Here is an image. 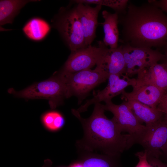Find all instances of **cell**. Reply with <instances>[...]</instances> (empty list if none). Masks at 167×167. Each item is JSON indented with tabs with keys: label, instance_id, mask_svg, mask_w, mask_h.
Segmentation results:
<instances>
[{
	"label": "cell",
	"instance_id": "obj_23",
	"mask_svg": "<svg viewBox=\"0 0 167 167\" xmlns=\"http://www.w3.org/2000/svg\"><path fill=\"white\" fill-rule=\"evenodd\" d=\"M148 2L156 6L164 12L167 13V0H149Z\"/></svg>",
	"mask_w": 167,
	"mask_h": 167
},
{
	"label": "cell",
	"instance_id": "obj_12",
	"mask_svg": "<svg viewBox=\"0 0 167 167\" xmlns=\"http://www.w3.org/2000/svg\"><path fill=\"white\" fill-rule=\"evenodd\" d=\"M133 88L131 92L123 91L121 93L122 98L127 101H136L153 108L157 109L161 98L165 93L154 86L137 81Z\"/></svg>",
	"mask_w": 167,
	"mask_h": 167
},
{
	"label": "cell",
	"instance_id": "obj_19",
	"mask_svg": "<svg viewBox=\"0 0 167 167\" xmlns=\"http://www.w3.org/2000/svg\"><path fill=\"white\" fill-rule=\"evenodd\" d=\"M50 29V26L46 21L37 17L29 20L22 28L24 33L28 38L36 41L43 39Z\"/></svg>",
	"mask_w": 167,
	"mask_h": 167
},
{
	"label": "cell",
	"instance_id": "obj_6",
	"mask_svg": "<svg viewBox=\"0 0 167 167\" xmlns=\"http://www.w3.org/2000/svg\"><path fill=\"white\" fill-rule=\"evenodd\" d=\"M105 103V105H103L104 109L113 113V116L112 118L122 132L128 133L132 146L135 144H139L145 134L147 127L139 121L127 101L120 105L115 104L111 101Z\"/></svg>",
	"mask_w": 167,
	"mask_h": 167
},
{
	"label": "cell",
	"instance_id": "obj_13",
	"mask_svg": "<svg viewBox=\"0 0 167 167\" xmlns=\"http://www.w3.org/2000/svg\"><path fill=\"white\" fill-rule=\"evenodd\" d=\"M137 82L154 86L167 92V66L163 63H153L139 71Z\"/></svg>",
	"mask_w": 167,
	"mask_h": 167
},
{
	"label": "cell",
	"instance_id": "obj_14",
	"mask_svg": "<svg viewBox=\"0 0 167 167\" xmlns=\"http://www.w3.org/2000/svg\"><path fill=\"white\" fill-rule=\"evenodd\" d=\"M96 66L109 75H122L125 74L126 65L122 45L114 49L108 48L106 46L101 59Z\"/></svg>",
	"mask_w": 167,
	"mask_h": 167
},
{
	"label": "cell",
	"instance_id": "obj_15",
	"mask_svg": "<svg viewBox=\"0 0 167 167\" xmlns=\"http://www.w3.org/2000/svg\"><path fill=\"white\" fill-rule=\"evenodd\" d=\"M78 151L77 160L81 163L83 167H123L120 160L121 156Z\"/></svg>",
	"mask_w": 167,
	"mask_h": 167
},
{
	"label": "cell",
	"instance_id": "obj_7",
	"mask_svg": "<svg viewBox=\"0 0 167 167\" xmlns=\"http://www.w3.org/2000/svg\"><path fill=\"white\" fill-rule=\"evenodd\" d=\"M98 46L90 45L71 52L68 58L60 72L72 73L91 69L100 62L106 45L102 41L98 42Z\"/></svg>",
	"mask_w": 167,
	"mask_h": 167
},
{
	"label": "cell",
	"instance_id": "obj_4",
	"mask_svg": "<svg viewBox=\"0 0 167 167\" xmlns=\"http://www.w3.org/2000/svg\"><path fill=\"white\" fill-rule=\"evenodd\" d=\"M8 92L17 97L26 99L48 100L50 106L55 108L68 98L67 88L61 74L58 73L45 80L34 84L19 91L9 88Z\"/></svg>",
	"mask_w": 167,
	"mask_h": 167
},
{
	"label": "cell",
	"instance_id": "obj_1",
	"mask_svg": "<svg viewBox=\"0 0 167 167\" xmlns=\"http://www.w3.org/2000/svg\"><path fill=\"white\" fill-rule=\"evenodd\" d=\"M122 44L138 48L163 47L167 41V15L148 2L137 6L129 2L118 15Z\"/></svg>",
	"mask_w": 167,
	"mask_h": 167
},
{
	"label": "cell",
	"instance_id": "obj_11",
	"mask_svg": "<svg viewBox=\"0 0 167 167\" xmlns=\"http://www.w3.org/2000/svg\"><path fill=\"white\" fill-rule=\"evenodd\" d=\"M74 4H76L85 45L88 47L91 45L96 37L98 15L102 6L96 5L92 7L82 3Z\"/></svg>",
	"mask_w": 167,
	"mask_h": 167
},
{
	"label": "cell",
	"instance_id": "obj_10",
	"mask_svg": "<svg viewBox=\"0 0 167 167\" xmlns=\"http://www.w3.org/2000/svg\"><path fill=\"white\" fill-rule=\"evenodd\" d=\"M121 76L115 74L109 75L107 86L102 90L94 91L93 97L87 100L84 104L76 109L80 113H83L87 111L88 107L92 104L111 101L113 97L121 93L126 87L129 86L133 87L134 85V79L125 75L121 78Z\"/></svg>",
	"mask_w": 167,
	"mask_h": 167
},
{
	"label": "cell",
	"instance_id": "obj_8",
	"mask_svg": "<svg viewBox=\"0 0 167 167\" xmlns=\"http://www.w3.org/2000/svg\"><path fill=\"white\" fill-rule=\"evenodd\" d=\"M122 45L126 65L125 75L128 76L137 74L141 69L162 61L164 58V54L157 50Z\"/></svg>",
	"mask_w": 167,
	"mask_h": 167
},
{
	"label": "cell",
	"instance_id": "obj_27",
	"mask_svg": "<svg viewBox=\"0 0 167 167\" xmlns=\"http://www.w3.org/2000/svg\"><path fill=\"white\" fill-rule=\"evenodd\" d=\"M165 154L167 155V146L165 149L162 152V155Z\"/></svg>",
	"mask_w": 167,
	"mask_h": 167
},
{
	"label": "cell",
	"instance_id": "obj_20",
	"mask_svg": "<svg viewBox=\"0 0 167 167\" xmlns=\"http://www.w3.org/2000/svg\"><path fill=\"white\" fill-rule=\"evenodd\" d=\"M73 3H79L85 4H95L109 7L112 9L118 15L126 11L129 2L128 0H76L71 1Z\"/></svg>",
	"mask_w": 167,
	"mask_h": 167
},
{
	"label": "cell",
	"instance_id": "obj_26",
	"mask_svg": "<svg viewBox=\"0 0 167 167\" xmlns=\"http://www.w3.org/2000/svg\"><path fill=\"white\" fill-rule=\"evenodd\" d=\"M68 167H83L81 163L78 160L72 162Z\"/></svg>",
	"mask_w": 167,
	"mask_h": 167
},
{
	"label": "cell",
	"instance_id": "obj_28",
	"mask_svg": "<svg viewBox=\"0 0 167 167\" xmlns=\"http://www.w3.org/2000/svg\"></svg>",
	"mask_w": 167,
	"mask_h": 167
},
{
	"label": "cell",
	"instance_id": "obj_21",
	"mask_svg": "<svg viewBox=\"0 0 167 167\" xmlns=\"http://www.w3.org/2000/svg\"><path fill=\"white\" fill-rule=\"evenodd\" d=\"M42 120L45 126L49 130L56 131L64 126L65 120L62 115L56 111L48 112L43 115Z\"/></svg>",
	"mask_w": 167,
	"mask_h": 167
},
{
	"label": "cell",
	"instance_id": "obj_3",
	"mask_svg": "<svg viewBox=\"0 0 167 167\" xmlns=\"http://www.w3.org/2000/svg\"><path fill=\"white\" fill-rule=\"evenodd\" d=\"M51 22L52 27L58 31L71 52L87 47L76 4L74 6L70 5L61 7L54 16Z\"/></svg>",
	"mask_w": 167,
	"mask_h": 167
},
{
	"label": "cell",
	"instance_id": "obj_24",
	"mask_svg": "<svg viewBox=\"0 0 167 167\" xmlns=\"http://www.w3.org/2000/svg\"><path fill=\"white\" fill-rule=\"evenodd\" d=\"M148 162L155 167H167V165L162 163L159 158L148 156Z\"/></svg>",
	"mask_w": 167,
	"mask_h": 167
},
{
	"label": "cell",
	"instance_id": "obj_9",
	"mask_svg": "<svg viewBox=\"0 0 167 167\" xmlns=\"http://www.w3.org/2000/svg\"><path fill=\"white\" fill-rule=\"evenodd\" d=\"M145 126L147 131L139 144L147 156L159 158L167 146V118L164 115L156 122Z\"/></svg>",
	"mask_w": 167,
	"mask_h": 167
},
{
	"label": "cell",
	"instance_id": "obj_2",
	"mask_svg": "<svg viewBox=\"0 0 167 167\" xmlns=\"http://www.w3.org/2000/svg\"><path fill=\"white\" fill-rule=\"evenodd\" d=\"M105 111L103 105L96 103L90 116L84 118L76 109H72L83 130V137L76 142L78 150L121 156L132 147L129 135L122 134L113 120L105 115Z\"/></svg>",
	"mask_w": 167,
	"mask_h": 167
},
{
	"label": "cell",
	"instance_id": "obj_16",
	"mask_svg": "<svg viewBox=\"0 0 167 167\" xmlns=\"http://www.w3.org/2000/svg\"><path fill=\"white\" fill-rule=\"evenodd\" d=\"M102 14L104 20L101 23L104 33L103 41L109 48H116L118 46V15L115 13H111L106 10L103 11Z\"/></svg>",
	"mask_w": 167,
	"mask_h": 167
},
{
	"label": "cell",
	"instance_id": "obj_25",
	"mask_svg": "<svg viewBox=\"0 0 167 167\" xmlns=\"http://www.w3.org/2000/svg\"><path fill=\"white\" fill-rule=\"evenodd\" d=\"M163 49L164 58L161 61L162 63L167 66V41L163 47Z\"/></svg>",
	"mask_w": 167,
	"mask_h": 167
},
{
	"label": "cell",
	"instance_id": "obj_17",
	"mask_svg": "<svg viewBox=\"0 0 167 167\" xmlns=\"http://www.w3.org/2000/svg\"><path fill=\"white\" fill-rule=\"evenodd\" d=\"M127 102L139 121L145 125L153 123L163 117L164 114L157 109L153 108L139 101L127 100Z\"/></svg>",
	"mask_w": 167,
	"mask_h": 167
},
{
	"label": "cell",
	"instance_id": "obj_18",
	"mask_svg": "<svg viewBox=\"0 0 167 167\" xmlns=\"http://www.w3.org/2000/svg\"><path fill=\"white\" fill-rule=\"evenodd\" d=\"M39 1L36 0H3L0 1V26L12 24L20 10L27 3Z\"/></svg>",
	"mask_w": 167,
	"mask_h": 167
},
{
	"label": "cell",
	"instance_id": "obj_22",
	"mask_svg": "<svg viewBox=\"0 0 167 167\" xmlns=\"http://www.w3.org/2000/svg\"><path fill=\"white\" fill-rule=\"evenodd\" d=\"M157 109L163 113L167 118V92L163 96L157 106Z\"/></svg>",
	"mask_w": 167,
	"mask_h": 167
},
{
	"label": "cell",
	"instance_id": "obj_5",
	"mask_svg": "<svg viewBox=\"0 0 167 167\" xmlns=\"http://www.w3.org/2000/svg\"><path fill=\"white\" fill-rule=\"evenodd\" d=\"M66 84L68 98L75 96L81 103L89 92L100 84L105 82L109 75L101 68L87 69L72 73L59 72Z\"/></svg>",
	"mask_w": 167,
	"mask_h": 167
}]
</instances>
